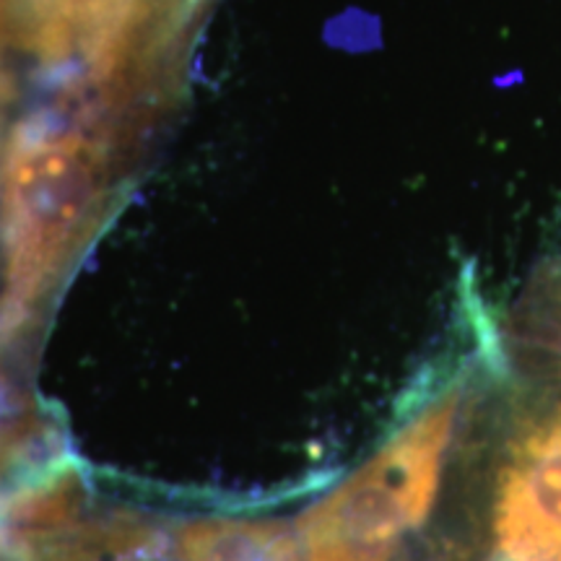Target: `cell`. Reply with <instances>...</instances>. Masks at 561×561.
Here are the masks:
<instances>
[{
    "label": "cell",
    "mask_w": 561,
    "mask_h": 561,
    "mask_svg": "<svg viewBox=\"0 0 561 561\" xmlns=\"http://www.w3.org/2000/svg\"><path fill=\"white\" fill-rule=\"evenodd\" d=\"M445 489L432 561H561V375L512 362L500 325Z\"/></svg>",
    "instance_id": "6da1fadb"
},
{
    "label": "cell",
    "mask_w": 561,
    "mask_h": 561,
    "mask_svg": "<svg viewBox=\"0 0 561 561\" xmlns=\"http://www.w3.org/2000/svg\"><path fill=\"white\" fill-rule=\"evenodd\" d=\"M466 310L476 339L471 356L426 390L356 471L301 512L294 530L305 561H398L430 523L496 325L479 294Z\"/></svg>",
    "instance_id": "7a4b0ae2"
},
{
    "label": "cell",
    "mask_w": 561,
    "mask_h": 561,
    "mask_svg": "<svg viewBox=\"0 0 561 561\" xmlns=\"http://www.w3.org/2000/svg\"><path fill=\"white\" fill-rule=\"evenodd\" d=\"M81 110H37L11 133L0 180V343L24 335L94 234L110 146Z\"/></svg>",
    "instance_id": "3957f363"
},
{
    "label": "cell",
    "mask_w": 561,
    "mask_h": 561,
    "mask_svg": "<svg viewBox=\"0 0 561 561\" xmlns=\"http://www.w3.org/2000/svg\"><path fill=\"white\" fill-rule=\"evenodd\" d=\"M159 0H24L13 47L81 102L115 94L159 37Z\"/></svg>",
    "instance_id": "277c9868"
},
{
    "label": "cell",
    "mask_w": 561,
    "mask_h": 561,
    "mask_svg": "<svg viewBox=\"0 0 561 561\" xmlns=\"http://www.w3.org/2000/svg\"><path fill=\"white\" fill-rule=\"evenodd\" d=\"M167 561H305L297 530L265 517H193L167 525Z\"/></svg>",
    "instance_id": "5b68a950"
},
{
    "label": "cell",
    "mask_w": 561,
    "mask_h": 561,
    "mask_svg": "<svg viewBox=\"0 0 561 561\" xmlns=\"http://www.w3.org/2000/svg\"><path fill=\"white\" fill-rule=\"evenodd\" d=\"M500 335L510 359L561 375V255L536 271Z\"/></svg>",
    "instance_id": "8992f818"
},
{
    "label": "cell",
    "mask_w": 561,
    "mask_h": 561,
    "mask_svg": "<svg viewBox=\"0 0 561 561\" xmlns=\"http://www.w3.org/2000/svg\"><path fill=\"white\" fill-rule=\"evenodd\" d=\"M58 426L0 377V486L66 455Z\"/></svg>",
    "instance_id": "52a82bcc"
},
{
    "label": "cell",
    "mask_w": 561,
    "mask_h": 561,
    "mask_svg": "<svg viewBox=\"0 0 561 561\" xmlns=\"http://www.w3.org/2000/svg\"><path fill=\"white\" fill-rule=\"evenodd\" d=\"M0 561H123L112 553L107 517L89 512L66 530H32L0 523Z\"/></svg>",
    "instance_id": "ba28073f"
},
{
    "label": "cell",
    "mask_w": 561,
    "mask_h": 561,
    "mask_svg": "<svg viewBox=\"0 0 561 561\" xmlns=\"http://www.w3.org/2000/svg\"><path fill=\"white\" fill-rule=\"evenodd\" d=\"M24 0H0V94L9 91V55L13 50V37H16V21Z\"/></svg>",
    "instance_id": "9c48e42d"
}]
</instances>
